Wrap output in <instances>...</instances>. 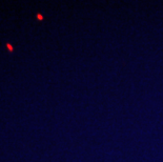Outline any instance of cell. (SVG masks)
<instances>
[{
	"label": "cell",
	"instance_id": "1",
	"mask_svg": "<svg viewBox=\"0 0 163 162\" xmlns=\"http://www.w3.org/2000/svg\"><path fill=\"white\" fill-rule=\"evenodd\" d=\"M6 47H8L10 52H13V49H14V47H13V45L11 43H6Z\"/></svg>",
	"mask_w": 163,
	"mask_h": 162
},
{
	"label": "cell",
	"instance_id": "2",
	"mask_svg": "<svg viewBox=\"0 0 163 162\" xmlns=\"http://www.w3.org/2000/svg\"><path fill=\"white\" fill-rule=\"evenodd\" d=\"M37 18H38V19H39V20H42V19H43V16H42V15H41V14H39V13H38V14H37Z\"/></svg>",
	"mask_w": 163,
	"mask_h": 162
}]
</instances>
